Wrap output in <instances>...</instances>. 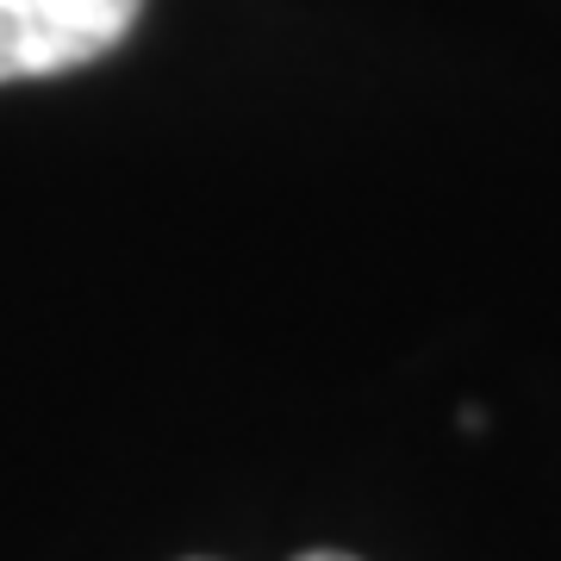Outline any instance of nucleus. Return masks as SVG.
Instances as JSON below:
<instances>
[{
  "label": "nucleus",
  "instance_id": "nucleus-1",
  "mask_svg": "<svg viewBox=\"0 0 561 561\" xmlns=\"http://www.w3.org/2000/svg\"><path fill=\"white\" fill-rule=\"evenodd\" d=\"M138 13L144 0H0V81H38L106 57Z\"/></svg>",
  "mask_w": 561,
  "mask_h": 561
},
{
  "label": "nucleus",
  "instance_id": "nucleus-2",
  "mask_svg": "<svg viewBox=\"0 0 561 561\" xmlns=\"http://www.w3.org/2000/svg\"><path fill=\"white\" fill-rule=\"evenodd\" d=\"M300 561H356V556H337V549H312V556H300Z\"/></svg>",
  "mask_w": 561,
  "mask_h": 561
}]
</instances>
